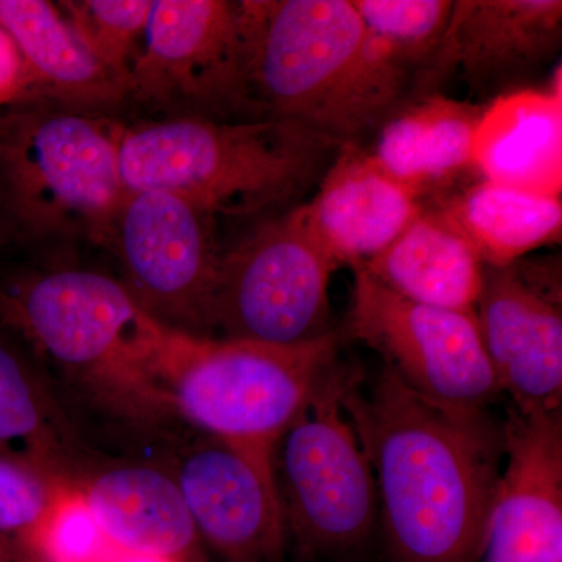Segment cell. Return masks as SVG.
Returning a JSON list of instances; mask_svg holds the SVG:
<instances>
[{"mask_svg": "<svg viewBox=\"0 0 562 562\" xmlns=\"http://www.w3.org/2000/svg\"><path fill=\"white\" fill-rule=\"evenodd\" d=\"M344 144L297 122L179 116L121 124L120 168L127 191L180 195L211 216L290 211Z\"/></svg>", "mask_w": 562, "mask_h": 562, "instance_id": "cell-3", "label": "cell"}, {"mask_svg": "<svg viewBox=\"0 0 562 562\" xmlns=\"http://www.w3.org/2000/svg\"><path fill=\"white\" fill-rule=\"evenodd\" d=\"M0 450L24 454L70 484H80L94 469L49 384L3 335H0Z\"/></svg>", "mask_w": 562, "mask_h": 562, "instance_id": "cell-22", "label": "cell"}, {"mask_svg": "<svg viewBox=\"0 0 562 562\" xmlns=\"http://www.w3.org/2000/svg\"><path fill=\"white\" fill-rule=\"evenodd\" d=\"M295 209L262 222L224 250L213 338L297 346L335 333L330 281L338 266L306 232Z\"/></svg>", "mask_w": 562, "mask_h": 562, "instance_id": "cell-9", "label": "cell"}, {"mask_svg": "<svg viewBox=\"0 0 562 562\" xmlns=\"http://www.w3.org/2000/svg\"><path fill=\"white\" fill-rule=\"evenodd\" d=\"M206 553L216 562H286L273 461L206 436L171 471Z\"/></svg>", "mask_w": 562, "mask_h": 562, "instance_id": "cell-14", "label": "cell"}, {"mask_svg": "<svg viewBox=\"0 0 562 562\" xmlns=\"http://www.w3.org/2000/svg\"><path fill=\"white\" fill-rule=\"evenodd\" d=\"M342 408L371 464L394 561H475L501 476L502 425L425 401L384 366L369 386L351 371Z\"/></svg>", "mask_w": 562, "mask_h": 562, "instance_id": "cell-1", "label": "cell"}, {"mask_svg": "<svg viewBox=\"0 0 562 562\" xmlns=\"http://www.w3.org/2000/svg\"><path fill=\"white\" fill-rule=\"evenodd\" d=\"M562 49L561 0H454L449 27L413 94L460 80L486 105L532 88Z\"/></svg>", "mask_w": 562, "mask_h": 562, "instance_id": "cell-13", "label": "cell"}, {"mask_svg": "<svg viewBox=\"0 0 562 562\" xmlns=\"http://www.w3.org/2000/svg\"><path fill=\"white\" fill-rule=\"evenodd\" d=\"M251 95L260 117L362 146L413 95L408 70L351 0H249Z\"/></svg>", "mask_w": 562, "mask_h": 562, "instance_id": "cell-2", "label": "cell"}, {"mask_svg": "<svg viewBox=\"0 0 562 562\" xmlns=\"http://www.w3.org/2000/svg\"><path fill=\"white\" fill-rule=\"evenodd\" d=\"M435 206L486 268H506L561 241L562 202L553 195L479 180Z\"/></svg>", "mask_w": 562, "mask_h": 562, "instance_id": "cell-23", "label": "cell"}, {"mask_svg": "<svg viewBox=\"0 0 562 562\" xmlns=\"http://www.w3.org/2000/svg\"><path fill=\"white\" fill-rule=\"evenodd\" d=\"M120 122L21 101L0 109V206L14 241L85 238L105 247L127 190Z\"/></svg>", "mask_w": 562, "mask_h": 562, "instance_id": "cell-5", "label": "cell"}, {"mask_svg": "<svg viewBox=\"0 0 562 562\" xmlns=\"http://www.w3.org/2000/svg\"><path fill=\"white\" fill-rule=\"evenodd\" d=\"M29 98V80L16 44L0 29V109Z\"/></svg>", "mask_w": 562, "mask_h": 562, "instance_id": "cell-28", "label": "cell"}, {"mask_svg": "<svg viewBox=\"0 0 562 562\" xmlns=\"http://www.w3.org/2000/svg\"><path fill=\"white\" fill-rule=\"evenodd\" d=\"M0 29L24 61L29 99L105 114L131 101L128 83L102 65L46 0H0Z\"/></svg>", "mask_w": 562, "mask_h": 562, "instance_id": "cell-18", "label": "cell"}, {"mask_svg": "<svg viewBox=\"0 0 562 562\" xmlns=\"http://www.w3.org/2000/svg\"><path fill=\"white\" fill-rule=\"evenodd\" d=\"M13 562H110L114 557L79 486L66 487L46 522L11 549Z\"/></svg>", "mask_w": 562, "mask_h": 562, "instance_id": "cell-26", "label": "cell"}, {"mask_svg": "<svg viewBox=\"0 0 562 562\" xmlns=\"http://www.w3.org/2000/svg\"><path fill=\"white\" fill-rule=\"evenodd\" d=\"M346 335L375 350L409 390L454 413H486L503 394L475 313L408 301L355 271Z\"/></svg>", "mask_w": 562, "mask_h": 562, "instance_id": "cell-11", "label": "cell"}, {"mask_svg": "<svg viewBox=\"0 0 562 562\" xmlns=\"http://www.w3.org/2000/svg\"><path fill=\"white\" fill-rule=\"evenodd\" d=\"M79 490L114 554L213 562L172 472L149 464L94 468Z\"/></svg>", "mask_w": 562, "mask_h": 562, "instance_id": "cell-17", "label": "cell"}, {"mask_svg": "<svg viewBox=\"0 0 562 562\" xmlns=\"http://www.w3.org/2000/svg\"><path fill=\"white\" fill-rule=\"evenodd\" d=\"M338 331L297 346L199 338L169 330L157 375L177 417L273 461L288 428L339 361Z\"/></svg>", "mask_w": 562, "mask_h": 562, "instance_id": "cell-6", "label": "cell"}, {"mask_svg": "<svg viewBox=\"0 0 562 562\" xmlns=\"http://www.w3.org/2000/svg\"><path fill=\"white\" fill-rule=\"evenodd\" d=\"M486 266L436 206H425L364 271L403 299L458 313H475Z\"/></svg>", "mask_w": 562, "mask_h": 562, "instance_id": "cell-21", "label": "cell"}, {"mask_svg": "<svg viewBox=\"0 0 562 562\" xmlns=\"http://www.w3.org/2000/svg\"><path fill=\"white\" fill-rule=\"evenodd\" d=\"M250 65L249 0H154L131 99L168 117L261 120Z\"/></svg>", "mask_w": 562, "mask_h": 562, "instance_id": "cell-8", "label": "cell"}, {"mask_svg": "<svg viewBox=\"0 0 562 562\" xmlns=\"http://www.w3.org/2000/svg\"><path fill=\"white\" fill-rule=\"evenodd\" d=\"M427 202L384 172L364 146L344 144L297 214L306 232L336 266L358 269L375 258Z\"/></svg>", "mask_w": 562, "mask_h": 562, "instance_id": "cell-16", "label": "cell"}, {"mask_svg": "<svg viewBox=\"0 0 562 562\" xmlns=\"http://www.w3.org/2000/svg\"><path fill=\"white\" fill-rule=\"evenodd\" d=\"M484 105L443 92L413 94L380 125L373 161L425 202L473 172L472 149Z\"/></svg>", "mask_w": 562, "mask_h": 562, "instance_id": "cell-19", "label": "cell"}, {"mask_svg": "<svg viewBox=\"0 0 562 562\" xmlns=\"http://www.w3.org/2000/svg\"><path fill=\"white\" fill-rule=\"evenodd\" d=\"M503 394L520 414L562 412L561 268L522 258L484 269L475 308Z\"/></svg>", "mask_w": 562, "mask_h": 562, "instance_id": "cell-12", "label": "cell"}, {"mask_svg": "<svg viewBox=\"0 0 562 562\" xmlns=\"http://www.w3.org/2000/svg\"><path fill=\"white\" fill-rule=\"evenodd\" d=\"M472 165L479 180L561 198V76L550 87L524 88L486 103Z\"/></svg>", "mask_w": 562, "mask_h": 562, "instance_id": "cell-20", "label": "cell"}, {"mask_svg": "<svg viewBox=\"0 0 562 562\" xmlns=\"http://www.w3.org/2000/svg\"><path fill=\"white\" fill-rule=\"evenodd\" d=\"M69 486L74 484L24 454L0 450V538L11 549L27 541L46 522Z\"/></svg>", "mask_w": 562, "mask_h": 562, "instance_id": "cell-27", "label": "cell"}, {"mask_svg": "<svg viewBox=\"0 0 562 562\" xmlns=\"http://www.w3.org/2000/svg\"><path fill=\"white\" fill-rule=\"evenodd\" d=\"M0 325L127 424L154 428L179 419L157 375L168 328L120 280L83 268L24 273L0 283Z\"/></svg>", "mask_w": 562, "mask_h": 562, "instance_id": "cell-4", "label": "cell"}, {"mask_svg": "<svg viewBox=\"0 0 562 562\" xmlns=\"http://www.w3.org/2000/svg\"><path fill=\"white\" fill-rule=\"evenodd\" d=\"M0 562H13L10 549H7V547L3 546H0Z\"/></svg>", "mask_w": 562, "mask_h": 562, "instance_id": "cell-30", "label": "cell"}, {"mask_svg": "<svg viewBox=\"0 0 562 562\" xmlns=\"http://www.w3.org/2000/svg\"><path fill=\"white\" fill-rule=\"evenodd\" d=\"M151 3L154 0H68L57 7L87 49L128 83Z\"/></svg>", "mask_w": 562, "mask_h": 562, "instance_id": "cell-25", "label": "cell"}, {"mask_svg": "<svg viewBox=\"0 0 562 562\" xmlns=\"http://www.w3.org/2000/svg\"><path fill=\"white\" fill-rule=\"evenodd\" d=\"M501 472L473 562H562V412L502 424Z\"/></svg>", "mask_w": 562, "mask_h": 562, "instance_id": "cell-15", "label": "cell"}, {"mask_svg": "<svg viewBox=\"0 0 562 562\" xmlns=\"http://www.w3.org/2000/svg\"><path fill=\"white\" fill-rule=\"evenodd\" d=\"M106 249L120 283L150 319L183 335L213 338V302L224 247L216 217L165 191H127Z\"/></svg>", "mask_w": 562, "mask_h": 562, "instance_id": "cell-10", "label": "cell"}, {"mask_svg": "<svg viewBox=\"0 0 562 562\" xmlns=\"http://www.w3.org/2000/svg\"><path fill=\"white\" fill-rule=\"evenodd\" d=\"M0 546L7 547V549H10V552H11L10 543H9V542H7V541H3V539H2V538H0Z\"/></svg>", "mask_w": 562, "mask_h": 562, "instance_id": "cell-31", "label": "cell"}, {"mask_svg": "<svg viewBox=\"0 0 562 562\" xmlns=\"http://www.w3.org/2000/svg\"><path fill=\"white\" fill-rule=\"evenodd\" d=\"M351 3L373 38L416 81L441 46L454 0H351Z\"/></svg>", "mask_w": 562, "mask_h": 562, "instance_id": "cell-24", "label": "cell"}, {"mask_svg": "<svg viewBox=\"0 0 562 562\" xmlns=\"http://www.w3.org/2000/svg\"><path fill=\"white\" fill-rule=\"evenodd\" d=\"M14 241L13 232H11L9 222H7L5 214H3L2 206H0V250Z\"/></svg>", "mask_w": 562, "mask_h": 562, "instance_id": "cell-29", "label": "cell"}, {"mask_svg": "<svg viewBox=\"0 0 562 562\" xmlns=\"http://www.w3.org/2000/svg\"><path fill=\"white\" fill-rule=\"evenodd\" d=\"M350 373L336 362L273 454L288 549L302 562L360 552L380 524L372 468L342 408Z\"/></svg>", "mask_w": 562, "mask_h": 562, "instance_id": "cell-7", "label": "cell"}]
</instances>
